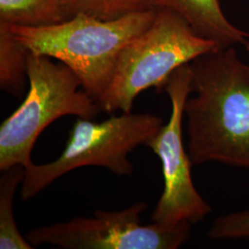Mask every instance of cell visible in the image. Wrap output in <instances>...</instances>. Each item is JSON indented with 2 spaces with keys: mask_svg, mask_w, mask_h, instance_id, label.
Segmentation results:
<instances>
[{
  "mask_svg": "<svg viewBox=\"0 0 249 249\" xmlns=\"http://www.w3.org/2000/svg\"><path fill=\"white\" fill-rule=\"evenodd\" d=\"M163 89L172 105L169 121L146 145L159 157L164 182L162 194L151 214V222L167 226L185 222L194 224L203 221L213 210L193 184V164L183 142L185 104L192 93L190 63L173 72Z\"/></svg>",
  "mask_w": 249,
  "mask_h": 249,
  "instance_id": "6",
  "label": "cell"
},
{
  "mask_svg": "<svg viewBox=\"0 0 249 249\" xmlns=\"http://www.w3.org/2000/svg\"><path fill=\"white\" fill-rule=\"evenodd\" d=\"M190 69L195 95L184 113L192 164L249 169V65L228 47L196 57Z\"/></svg>",
  "mask_w": 249,
  "mask_h": 249,
  "instance_id": "1",
  "label": "cell"
},
{
  "mask_svg": "<svg viewBox=\"0 0 249 249\" xmlns=\"http://www.w3.org/2000/svg\"><path fill=\"white\" fill-rule=\"evenodd\" d=\"M245 46H246V49H247V51L249 52V37L248 38V40H247V42L245 43Z\"/></svg>",
  "mask_w": 249,
  "mask_h": 249,
  "instance_id": "14",
  "label": "cell"
},
{
  "mask_svg": "<svg viewBox=\"0 0 249 249\" xmlns=\"http://www.w3.org/2000/svg\"><path fill=\"white\" fill-rule=\"evenodd\" d=\"M216 49L218 45L198 36L176 11L160 9L151 26L121 51L99 105L109 114L130 113L134 100L143 90H161L178 68Z\"/></svg>",
  "mask_w": 249,
  "mask_h": 249,
  "instance_id": "3",
  "label": "cell"
},
{
  "mask_svg": "<svg viewBox=\"0 0 249 249\" xmlns=\"http://www.w3.org/2000/svg\"><path fill=\"white\" fill-rule=\"evenodd\" d=\"M144 202L118 212L96 211L92 217H78L29 231L34 247L50 245L64 249H178L190 236L191 223L167 226L152 223L142 226Z\"/></svg>",
  "mask_w": 249,
  "mask_h": 249,
  "instance_id": "7",
  "label": "cell"
},
{
  "mask_svg": "<svg viewBox=\"0 0 249 249\" xmlns=\"http://www.w3.org/2000/svg\"><path fill=\"white\" fill-rule=\"evenodd\" d=\"M169 9L184 18L196 34L219 48L245 45L249 36L233 25L224 14L219 0H167Z\"/></svg>",
  "mask_w": 249,
  "mask_h": 249,
  "instance_id": "8",
  "label": "cell"
},
{
  "mask_svg": "<svg viewBox=\"0 0 249 249\" xmlns=\"http://www.w3.org/2000/svg\"><path fill=\"white\" fill-rule=\"evenodd\" d=\"M0 178V249H33L35 247L18 231L13 214L16 189L23 182L25 167L13 165L2 171Z\"/></svg>",
  "mask_w": 249,
  "mask_h": 249,
  "instance_id": "11",
  "label": "cell"
},
{
  "mask_svg": "<svg viewBox=\"0 0 249 249\" xmlns=\"http://www.w3.org/2000/svg\"><path fill=\"white\" fill-rule=\"evenodd\" d=\"M78 117L70 132L61 155L52 162L25 168L21 186V198L37 196L56 179L73 170L98 166L117 176H130L132 163L127 155L153 139L160 131L162 119L151 114L123 113L103 122Z\"/></svg>",
  "mask_w": 249,
  "mask_h": 249,
  "instance_id": "5",
  "label": "cell"
},
{
  "mask_svg": "<svg viewBox=\"0 0 249 249\" xmlns=\"http://www.w3.org/2000/svg\"><path fill=\"white\" fill-rule=\"evenodd\" d=\"M69 18L82 14L104 20L169 8L167 0H62Z\"/></svg>",
  "mask_w": 249,
  "mask_h": 249,
  "instance_id": "12",
  "label": "cell"
},
{
  "mask_svg": "<svg viewBox=\"0 0 249 249\" xmlns=\"http://www.w3.org/2000/svg\"><path fill=\"white\" fill-rule=\"evenodd\" d=\"M208 235L213 240L249 239V209L218 217Z\"/></svg>",
  "mask_w": 249,
  "mask_h": 249,
  "instance_id": "13",
  "label": "cell"
},
{
  "mask_svg": "<svg viewBox=\"0 0 249 249\" xmlns=\"http://www.w3.org/2000/svg\"><path fill=\"white\" fill-rule=\"evenodd\" d=\"M68 18L62 0H0V23L45 27Z\"/></svg>",
  "mask_w": 249,
  "mask_h": 249,
  "instance_id": "9",
  "label": "cell"
},
{
  "mask_svg": "<svg viewBox=\"0 0 249 249\" xmlns=\"http://www.w3.org/2000/svg\"><path fill=\"white\" fill-rule=\"evenodd\" d=\"M157 12H139L112 20L78 14L50 26L10 27L30 52L70 68L82 89L98 103L112 80L121 51L151 26Z\"/></svg>",
  "mask_w": 249,
  "mask_h": 249,
  "instance_id": "2",
  "label": "cell"
},
{
  "mask_svg": "<svg viewBox=\"0 0 249 249\" xmlns=\"http://www.w3.org/2000/svg\"><path fill=\"white\" fill-rule=\"evenodd\" d=\"M28 82L24 101L0 125L1 171L18 164L30 166L37 138L56 119L65 116L94 119L103 111L87 91L80 89L77 75L51 57L30 53Z\"/></svg>",
  "mask_w": 249,
  "mask_h": 249,
  "instance_id": "4",
  "label": "cell"
},
{
  "mask_svg": "<svg viewBox=\"0 0 249 249\" xmlns=\"http://www.w3.org/2000/svg\"><path fill=\"white\" fill-rule=\"evenodd\" d=\"M30 53L10 25L0 23V87L15 97L20 98L25 89Z\"/></svg>",
  "mask_w": 249,
  "mask_h": 249,
  "instance_id": "10",
  "label": "cell"
}]
</instances>
